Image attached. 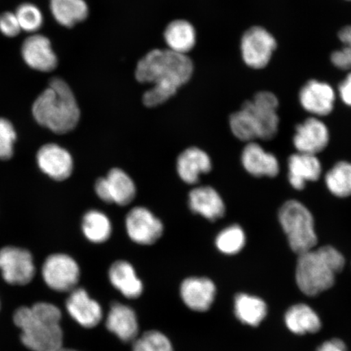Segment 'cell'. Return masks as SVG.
Returning <instances> with one entry per match:
<instances>
[{
    "label": "cell",
    "instance_id": "1",
    "mask_svg": "<svg viewBox=\"0 0 351 351\" xmlns=\"http://www.w3.org/2000/svg\"><path fill=\"white\" fill-rule=\"evenodd\" d=\"M193 71L194 66L186 55L169 49L149 52L139 61L135 73L139 82L155 85L144 94L143 104L148 108L163 104L190 80Z\"/></svg>",
    "mask_w": 351,
    "mask_h": 351
},
{
    "label": "cell",
    "instance_id": "2",
    "mask_svg": "<svg viewBox=\"0 0 351 351\" xmlns=\"http://www.w3.org/2000/svg\"><path fill=\"white\" fill-rule=\"evenodd\" d=\"M61 318L58 307L48 302L20 307L13 317L21 329L22 343L32 351H58L63 348Z\"/></svg>",
    "mask_w": 351,
    "mask_h": 351
},
{
    "label": "cell",
    "instance_id": "3",
    "mask_svg": "<svg viewBox=\"0 0 351 351\" xmlns=\"http://www.w3.org/2000/svg\"><path fill=\"white\" fill-rule=\"evenodd\" d=\"M279 101L270 91H261L252 100L245 101L239 111L232 114L230 126L232 134L241 141H269L278 133Z\"/></svg>",
    "mask_w": 351,
    "mask_h": 351
},
{
    "label": "cell",
    "instance_id": "4",
    "mask_svg": "<svg viewBox=\"0 0 351 351\" xmlns=\"http://www.w3.org/2000/svg\"><path fill=\"white\" fill-rule=\"evenodd\" d=\"M33 115L38 124L56 134H64L76 128L81 112L67 83L56 77L35 100Z\"/></svg>",
    "mask_w": 351,
    "mask_h": 351
},
{
    "label": "cell",
    "instance_id": "5",
    "mask_svg": "<svg viewBox=\"0 0 351 351\" xmlns=\"http://www.w3.org/2000/svg\"><path fill=\"white\" fill-rule=\"evenodd\" d=\"M346 260L341 253L331 245L298 254L296 282L306 295L315 296L330 289L337 274L344 269Z\"/></svg>",
    "mask_w": 351,
    "mask_h": 351
},
{
    "label": "cell",
    "instance_id": "6",
    "mask_svg": "<svg viewBox=\"0 0 351 351\" xmlns=\"http://www.w3.org/2000/svg\"><path fill=\"white\" fill-rule=\"evenodd\" d=\"M278 218L293 252L300 254L317 245L313 214L300 201L285 202L279 210Z\"/></svg>",
    "mask_w": 351,
    "mask_h": 351
},
{
    "label": "cell",
    "instance_id": "7",
    "mask_svg": "<svg viewBox=\"0 0 351 351\" xmlns=\"http://www.w3.org/2000/svg\"><path fill=\"white\" fill-rule=\"evenodd\" d=\"M278 43L273 34L261 26H253L241 37V52L245 64L254 69L269 64Z\"/></svg>",
    "mask_w": 351,
    "mask_h": 351
},
{
    "label": "cell",
    "instance_id": "8",
    "mask_svg": "<svg viewBox=\"0 0 351 351\" xmlns=\"http://www.w3.org/2000/svg\"><path fill=\"white\" fill-rule=\"evenodd\" d=\"M44 282L53 291H72L80 278V269L72 257L64 254H51L43 263Z\"/></svg>",
    "mask_w": 351,
    "mask_h": 351
},
{
    "label": "cell",
    "instance_id": "9",
    "mask_svg": "<svg viewBox=\"0 0 351 351\" xmlns=\"http://www.w3.org/2000/svg\"><path fill=\"white\" fill-rule=\"evenodd\" d=\"M0 269L5 282L12 285L28 284L35 274L32 254L14 247L0 250Z\"/></svg>",
    "mask_w": 351,
    "mask_h": 351
},
{
    "label": "cell",
    "instance_id": "10",
    "mask_svg": "<svg viewBox=\"0 0 351 351\" xmlns=\"http://www.w3.org/2000/svg\"><path fill=\"white\" fill-rule=\"evenodd\" d=\"M95 189L101 200L120 206L130 204L136 195L133 180L120 169L110 170L106 178H101L96 182Z\"/></svg>",
    "mask_w": 351,
    "mask_h": 351
},
{
    "label": "cell",
    "instance_id": "11",
    "mask_svg": "<svg viewBox=\"0 0 351 351\" xmlns=\"http://www.w3.org/2000/svg\"><path fill=\"white\" fill-rule=\"evenodd\" d=\"M127 234L130 239L140 245H152L163 234L164 226L151 210L146 208H134L125 219Z\"/></svg>",
    "mask_w": 351,
    "mask_h": 351
},
{
    "label": "cell",
    "instance_id": "12",
    "mask_svg": "<svg viewBox=\"0 0 351 351\" xmlns=\"http://www.w3.org/2000/svg\"><path fill=\"white\" fill-rule=\"evenodd\" d=\"M329 143L328 127L318 117H311L296 126L293 143L297 152L317 156Z\"/></svg>",
    "mask_w": 351,
    "mask_h": 351
},
{
    "label": "cell",
    "instance_id": "13",
    "mask_svg": "<svg viewBox=\"0 0 351 351\" xmlns=\"http://www.w3.org/2000/svg\"><path fill=\"white\" fill-rule=\"evenodd\" d=\"M335 91L326 82L310 80L300 91L301 106L315 117L329 115L335 108Z\"/></svg>",
    "mask_w": 351,
    "mask_h": 351
},
{
    "label": "cell",
    "instance_id": "14",
    "mask_svg": "<svg viewBox=\"0 0 351 351\" xmlns=\"http://www.w3.org/2000/svg\"><path fill=\"white\" fill-rule=\"evenodd\" d=\"M66 308L81 326L91 328L97 326L103 319L102 307L91 298L84 289H74L70 293Z\"/></svg>",
    "mask_w": 351,
    "mask_h": 351
},
{
    "label": "cell",
    "instance_id": "15",
    "mask_svg": "<svg viewBox=\"0 0 351 351\" xmlns=\"http://www.w3.org/2000/svg\"><path fill=\"white\" fill-rule=\"evenodd\" d=\"M37 160L43 172L56 181H64L73 173V161L71 155L58 145H44L39 149Z\"/></svg>",
    "mask_w": 351,
    "mask_h": 351
},
{
    "label": "cell",
    "instance_id": "16",
    "mask_svg": "<svg viewBox=\"0 0 351 351\" xmlns=\"http://www.w3.org/2000/svg\"><path fill=\"white\" fill-rule=\"evenodd\" d=\"M241 161L245 170L254 177L274 178L280 172L278 158L256 142L245 145L241 152Z\"/></svg>",
    "mask_w": 351,
    "mask_h": 351
},
{
    "label": "cell",
    "instance_id": "17",
    "mask_svg": "<svg viewBox=\"0 0 351 351\" xmlns=\"http://www.w3.org/2000/svg\"><path fill=\"white\" fill-rule=\"evenodd\" d=\"M22 57L30 68L40 72H51L58 60L52 50L49 39L34 34L25 39L21 47Z\"/></svg>",
    "mask_w": 351,
    "mask_h": 351
},
{
    "label": "cell",
    "instance_id": "18",
    "mask_svg": "<svg viewBox=\"0 0 351 351\" xmlns=\"http://www.w3.org/2000/svg\"><path fill=\"white\" fill-rule=\"evenodd\" d=\"M322 173V165L318 157L297 152L288 160V180L296 191H302L307 182H317Z\"/></svg>",
    "mask_w": 351,
    "mask_h": 351
},
{
    "label": "cell",
    "instance_id": "19",
    "mask_svg": "<svg viewBox=\"0 0 351 351\" xmlns=\"http://www.w3.org/2000/svg\"><path fill=\"white\" fill-rule=\"evenodd\" d=\"M180 293L184 304L189 308L204 313L213 304L216 285L208 278H190L182 283Z\"/></svg>",
    "mask_w": 351,
    "mask_h": 351
},
{
    "label": "cell",
    "instance_id": "20",
    "mask_svg": "<svg viewBox=\"0 0 351 351\" xmlns=\"http://www.w3.org/2000/svg\"><path fill=\"white\" fill-rule=\"evenodd\" d=\"M189 205L193 213L210 221L225 216L226 205L219 193L210 186L194 189L189 195Z\"/></svg>",
    "mask_w": 351,
    "mask_h": 351
},
{
    "label": "cell",
    "instance_id": "21",
    "mask_svg": "<svg viewBox=\"0 0 351 351\" xmlns=\"http://www.w3.org/2000/svg\"><path fill=\"white\" fill-rule=\"evenodd\" d=\"M106 326L122 341H134L138 332L137 315L131 307L114 302L108 311Z\"/></svg>",
    "mask_w": 351,
    "mask_h": 351
},
{
    "label": "cell",
    "instance_id": "22",
    "mask_svg": "<svg viewBox=\"0 0 351 351\" xmlns=\"http://www.w3.org/2000/svg\"><path fill=\"white\" fill-rule=\"evenodd\" d=\"M212 168L210 156L199 148H188L178 158L177 170L179 177L190 185L199 182L201 174L209 173Z\"/></svg>",
    "mask_w": 351,
    "mask_h": 351
},
{
    "label": "cell",
    "instance_id": "23",
    "mask_svg": "<svg viewBox=\"0 0 351 351\" xmlns=\"http://www.w3.org/2000/svg\"><path fill=\"white\" fill-rule=\"evenodd\" d=\"M108 276L110 282L122 295L133 300L142 295L143 282L130 263L124 261L114 263L110 267Z\"/></svg>",
    "mask_w": 351,
    "mask_h": 351
},
{
    "label": "cell",
    "instance_id": "24",
    "mask_svg": "<svg viewBox=\"0 0 351 351\" xmlns=\"http://www.w3.org/2000/svg\"><path fill=\"white\" fill-rule=\"evenodd\" d=\"M165 39L169 50L186 55L195 46V29L190 22L184 20L174 21L167 26Z\"/></svg>",
    "mask_w": 351,
    "mask_h": 351
},
{
    "label": "cell",
    "instance_id": "25",
    "mask_svg": "<svg viewBox=\"0 0 351 351\" xmlns=\"http://www.w3.org/2000/svg\"><path fill=\"white\" fill-rule=\"evenodd\" d=\"M285 320L289 330L300 335L317 332L322 327L318 315L306 304L291 306L285 314Z\"/></svg>",
    "mask_w": 351,
    "mask_h": 351
},
{
    "label": "cell",
    "instance_id": "26",
    "mask_svg": "<svg viewBox=\"0 0 351 351\" xmlns=\"http://www.w3.org/2000/svg\"><path fill=\"white\" fill-rule=\"evenodd\" d=\"M50 7L56 21L65 27L86 20L89 13L84 0H50Z\"/></svg>",
    "mask_w": 351,
    "mask_h": 351
},
{
    "label": "cell",
    "instance_id": "27",
    "mask_svg": "<svg viewBox=\"0 0 351 351\" xmlns=\"http://www.w3.org/2000/svg\"><path fill=\"white\" fill-rule=\"evenodd\" d=\"M236 317L251 326H258L267 315V305L261 298L239 293L234 301Z\"/></svg>",
    "mask_w": 351,
    "mask_h": 351
},
{
    "label": "cell",
    "instance_id": "28",
    "mask_svg": "<svg viewBox=\"0 0 351 351\" xmlns=\"http://www.w3.org/2000/svg\"><path fill=\"white\" fill-rule=\"evenodd\" d=\"M82 228L86 238L94 243H104L112 234L111 221L97 210H90L85 214Z\"/></svg>",
    "mask_w": 351,
    "mask_h": 351
},
{
    "label": "cell",
    "instance_id": "29",
    "mask_svg": "<svg viewBox=\"0 0 351 351\" xmlns=\"http://www.w3.org/2000/svg\"><path fill=\"white\" fill-rule=\"evenodd\" d=\"M326 185L329 192L336 197L351 196V163L337 162L326 173Z\"/></svg>",
    "mask_w": 351,
    "mask_h": 351
},
{
    "label": "cell",
    "instance_id": "30",
    "mask_svg": "<svg viewBox=\"0 0 351 351\" xmlns=\"http://www.w3.org/2000/svg\"><path fill=\"white\" fill-rule=\"evenodd\" d=\"M245 232L238 225H232L223 230L216 239V245L219 252L226 254H236L243 249L245 244Z\"/></svg>",
    "mask_w": 351,
    "mask_h": 351
},
{
    "label": "cell",
    "instance_id": "31",
    "mask_svg": "<svg viewBox=\"0 0 351 351\" xmlns=\"http://www.w3.org/2000/svg\"><path fill=\"white\" fill-rule=\"evenodd\" d=\"M133 351H173L172 343L164 333L160 331H147L136 339Z\"/></svg>",
    "mask_w": 351,
    "mask_h": 351
},
{
    "label": "cell",
    "instance_id": "32",
    "mask_svg": "<svg viewBox=\"0 0 351 351\" xmlns=\"http://www.w3.org/2000/svg\"><path fill=\"white\" fill-rule=\"evenodd\" d=\"M21 29L33 33L41 28L43 21L42 12L32 3L21 4L15 12Z\"/></svg>",
    "mask_w": 351,
    "mask_h": 351
},
{
    "label": "cell",
    "instance_id": "33",
    "mask_svg": "<svg viewBox=\"0 0 351 351\" xmlns=\"http://www.w3.org/2000/svg\"><path fill=\"white\" fill-rule=\"evenodd\" d=\"M16 134L10 121L0 118V160H8L13 155Z\"/></svg>",
    "mask_w": 351,
    "mask_h": 351
},
{
    "label": "cell",
    "instance_id": "34",
    "mask_svg": "<svg viewBox=\"0 0 351 351\" xmlns=\"http://www.w3.org/2000/svg\"><path fill=\"white\" fill-rule=\"evenodd\" d=\"M21 26L15 13L3 12L0 15V32L5 36L12 38L21 32Z\"/></svg>",
    "mask_w": 351,
    "mask_h": 351
},
{
    "label": "cell",
    "instance_id": "35",
    "mask_svg": "<svg viewBox=\"0 0 351 351\" xmlns=\"http://www.w3.org/2000/svg\"><path fill=\"white\" fill-rule=\"evenodd\" d=\"M331 62L341 70H351V47L344 46L341 50L333 51Z\"/></svg>",
    "mask_w": 351,
    "mask_h": 351
},
{
    "label": "cell",
    "instance_id": "36",
    "mask_svg": "<svg viewBox=\"0 0 351 351\" xmlns=\"http://www.w3.org/2000/svg\"><path fill=\"white\" fill-rule=\"evenodd\" d=\"M339 92L342 102L351 107V72L340 83Z\"/></svg>",
    "mask_w": 351,
    "mask_h": 351
},
{
    "label": "cell",
    "instance_id": "37",
    "mask_svg": "<svg viewBox=\"0 0 351 351\" xmlns=\"http://www.w3.org/2000/svg\"><path fill=\"white\" fill-rule=\"evenodd\" d=\"M317 351H346V345L340 339H332L324 342Z\"/></svg>",
    "mask_w": 351,
    "mask_h": 351
},
{
    "label": "cell",
    "instance_id": "38",
    "mask_svg": "<svg viewBox=\"0 0 351 351\" xmlns=\"http://www.w3.org/2000/svg\"><path fill=\"white\" fill-rule=\"evenodd\" d=\"M339 38L344 46L351 47V25L342 28L339 32Z\"/></svg>",
    "mask_w": 351,
    "mask_h": 351
},
{
    "label": "cell",
    "instance_id": "39",
    "mask_svg": "<svg viewBox=\"0 0 351 351\" xmlns=\"http://www.w3.org/2000/svg\"><path fill=\"white\" fill-rule=\"evenodd\" d=\"M58 351H77V350L69 349V348H64L63 346V348H61L60 350H59Z\"/></svg>",
    "mask_w": 351,
    "mask_h": 351
},
{
    "label": "cell",
    "instance_id": "40",
    "mask_svg": "<svg viewBox=\"0 0 351 351\" xmlns=\"http://www.w3.org/2000/svg\"><path fill=\"white\" fill-rule=\"evenodd\" d=\"M348 1H351V0H348Z\"/></svg>",
    "mask_w": 351,
    "mask_h": 351
}]
</instances>
